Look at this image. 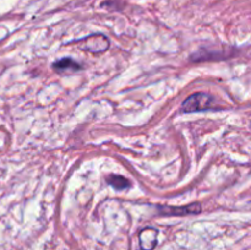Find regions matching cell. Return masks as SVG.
I'll use <instances>...</instances> for the list:
<instances>
[{
	"instance_id": "cell-2",
	"label": "cell",
	"mask_w": 251,
	"mask_h": 250,
	"mask_svg": "<svg viewBox=\"0 0 251 250\" xmlns=\"http://www.w3.org/2000/svg\"><path fill=\"white\" fill-rule=\"evenodd\" d=\"M78 43L81 44L80 48L91 53H103L109 47V39L104 34H92L82 41H78Z\"/></svg>"
},
{
	"instance_id": "cell-3",
	"label": "cell",
	"mask_w": 251,
	"mask_h": 250,
	"mask_svg": "<svg viewBox=\"0 0 251 250\" xmlns=\"http://www.w3.org/2000/svg\"><path fill=\"white\" fill-rule=\"evenodd\" d=\"M158 210L163 215L168 216H185V215H196L201 212L200 203H190L183 207H172V206H159Z\"/></svg>"
},
{
	"instance_id": "cell-6",
	"label": "cell",
	"mask_w": 251,
	"mask_h": 250,
	"mask_svg": "<svg viewBox=\"0 0 251 250\" xmlns=\"http://www.w3.org/2000/svg\"><path fill=\"white\" fill-rule=\"evenodd\" d=\"M107 181L108 184H110V185L114 189H117V190H124V189L129 188L130 186V181L127 180L126 178H124V176L122 175H115V174L108 176Z\"/></svg>"
},
{
	"instance_id": "cell-5",
	"label": "cell",
	"mask_w": 251,
	"mask_h": 250,
	"mask_svg": "<svg viewBox=\"0 0 251 250\" xmlns=\"http://www.w3.org/2000/svg\"><path fill=\"white\" fill-rule=\"evenodd\" d=\"M53 69L56 73L64 74V75H65V74H73L75 73V71L80 70L81 65L76 63L75 60H73V59L64 58L61 59V60L55 61V63L53 64Z\"/></svg>"
},
{
	"instance_id": "cell-4",
	"label": "cell",
	"mask_w": 251,
	"mask_h": 250,
	"mask_svg": "<svg viewBox=\"0 0 251 250\" xmlns=\"http://www.w3.org/2000/svg\"><path fill=\"white\" fill-rule=\"evenodd\" d=\"M157 237H158V232L154 228H146V229L141 230L139 234L140 247L142 250H153L154 247L157 245Z\"/></svg>"
},
{
	"instance_id": "cell-1",
	"label": "cell",
	"mask_w": 251,
	"mask_h": 250,
	"mask_svg": "<svg viewBox=\"0 0 251 250\" xmlns=\"http://www.w3.org/2000/svg\"><path fill=\"white\" fill-rule=\"evenodd\" d=\"M212 97L205 92H196L186 98L183 102L181 109L185 113L201 112V110H207L212 107Z\"/></svg>"
}]
</instances>
